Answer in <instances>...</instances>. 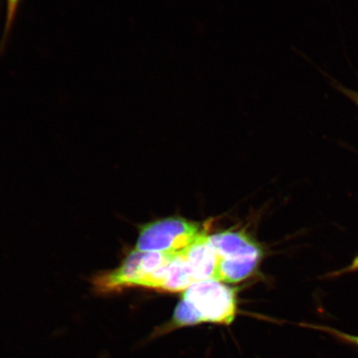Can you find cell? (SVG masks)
I'll list each match as a JSON object with an SVG mask.
<instances>
[{
	"label": "cell",
	"mask_w": 358,
	"mask_h": 358,
	"mask_svg": "<svg viewBox=\"0 0 358 358\" xmlns=\"http://www.w3.org/2000/svg\"><path fill=\"white\" fill-rule=\"evenodd\" d=\"M358 271V256L353 259L352 262L350 265L348 266L346 268H343V270L339 271L335 273L336 275L346 274V273L350 272H356Z\"/></svg>",
	"instance_id": "9"
},
{
	"label": "cell",
	"mask_w": 358,
	"mask_h": 358,
	"mask_svg": "<svg viewBox=\"0 0 358 358\" xmlns=\"http://www.w3.org/2000/svg\"><path fill=\"white\" fill-rule=\"evenodd\" d=\"M332 86L337 90L338 92L342 94L344 96L347 97L348 99L353 103L357 107L358 110V92L355 90L349 89L346 87L343 86L342 84L336 82L335 80H332Z\"/></svg>",
	"instance_id": "8"
},
{
	"label": "cell",
	"mask_w": 358,
	"mask_h": 358,
	"mask_svg": "<svg viewBox=\"0 0 358 358\" xmlns=\"http://www.w3.org/2000/svg\"><path fill=\"white\" fill-rule=\"evenodd\" d=\"M194 284L196 283L194 277L182 250L177 253L169 264L162 290L167 292H181Z\"/></svg>",
	"instance_id": "5"
},
{
	"label": "cell",
	"mask_w": 358,
	"mask_h": 358,
	"mask_svg": "<svg viewBox=\"0 0 358 358\" xmlns=\"http://www.w3.org/2000/svg\"><path fill=\"white\" fill-rule=\"evenodd\" d=\"M317 329L324 331V332H325L326 334L332 335L334 336V337L337 338L339 340H342V341L343 342L352 344V345H355L358 348V336L357 335L345 334L342 332V331H339L338 329H335L333 328H329V327L327 326H317Z\"/></svg>",
	"instance_id": "7"
},
{
	"label": "cell",
	"mask_w": 358,
	"mask_h": 358,
	"mask_svg": "<svg viewBox=\"0 0 358 358\" xmlns=\"http://www.w3.org/2000/svg\"><path fill=\"white\" fill-rule=\"evenodd\" d=\"M6 17L4 22L2 37L0 38V55L6 51L8 38L11 34L13 25L19 13L22 0H6Z\"/></svg>",
	"instance_id": "6"
},
{
	"label": "cell",
	"mask_w": 358,
	"mask_h": 358,
	"mask_svg": "<svg viewBox=\"0 0 358 358\" xmlns=\"http://www.w3.org/2000/svg\"><path fill=\"white\" fill-rule=\"evenodd\" d=\"M195 283L217 280L218 257L208 236L203 231L194 243L182 250Z\"/></svg>",
	"instance_id": "4"
},
{
	"label": "cell",
	"mask_w": 358,
	"mask_h": 358,
	"mask_svg": "<svg viewBox=\"0 0 358 358\" xmlns=\"http://www.w3.org/2000/svg\"><path fill=\"white\" fill-rule=\"evenodd\" d=\"M218 257L217 280L237 283L256 270L262 252L259 246L243 232L224 231L209 236Z\"/></svg>",
	"instance_id": "2"
},
{
	"label": "cell",
	"mask_w": 358,
	"mask_h": 358,
	"mask_svg": "<svg viewBox=\"0 0 358 358\" xmlns=\"http://www.w3.org/2000/svg\"><path fill=\"white\" fill-rule=\"evenodd\" d=\"M199 224L182 218H167L141 227L136 249L142 252L178 253L203 234Z\"/></svg>",
	"instance_id": "3"
},
{
	"label": "cell",
	"mask_w": 358,
	"mask_h": 358,
	"mask_svg": "<svg viewBox=\"0 0 358 358\" xmlns=\"http://www.w3.org/2000/svg\"><path fill=\"white\" fill-rule=\"evenodd\" d=\"M234 289L217 280L192 285L185 291L173 317V325L192 326L201 323L230 324L236 313Z\"/></svg>",
	"instance_id": "1"
}]
</instances>
